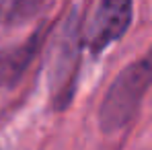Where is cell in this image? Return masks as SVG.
<instances>
[{"mask_svg": "<svg viewBox=\"0 0 152 150\" xmlns=\"http://www.w3.org/2000/svg\"><path fill=\"white\" fill-rule=\"evenodd\" d=\"M152 84V62L142 58L127 64L113 78L99 107V125L105 134L121 132L136 117Z\"/></svg>", "mask_w": 152, "mask_h": 150, "instance_id": "1", "label": "cell"}, {"mask_svg": "<svg viewBox=\"0 0 152 150\" xmlns=\"http://www.w3.org/2000/svg\"><path fill=\"white\" fill-rule=\"evenodd\" d=\"M82 23L78 15H72L64 21V29L60 31V51L56 53L53 68H51V86H53V107L58 111L66 109L74 95L76 72H78V58L82 43Z\"/></svg>", "mask_w": 152, "mask_h": 150, "instance_id": "2", "label": "cell"}, {"mask_svg": "<svg viewBox=\"0 0 152 150\" xmlns=\"http://www.w3.org/2000/svg\"><path fill=\"white\" fill-rule=\"evenodd\" d=\"M132 2H101L88 23L82 27V43L91 53H101L119 41L132 25Z\"/></svg>", "mask_w": 152, "mask_h": 150, "instance_id": "3", "label": "cell"}, {"mask_svg": "<svg viewBox=\"0 0 152 150\" xmlns=\"http://www.w3.org/2000/svg\"><path fill=\"white\" fill-rule=\"evenodd\" d=\"M43 39H45V29L41 27L33 35H29L25 41L0 51V91L15 86L25 76L35 56L41 50Z\"/></svg>", "mask_w": 152, "mask_h": 150, "instance_id": "4", "label": "cell"}]
</instances>
